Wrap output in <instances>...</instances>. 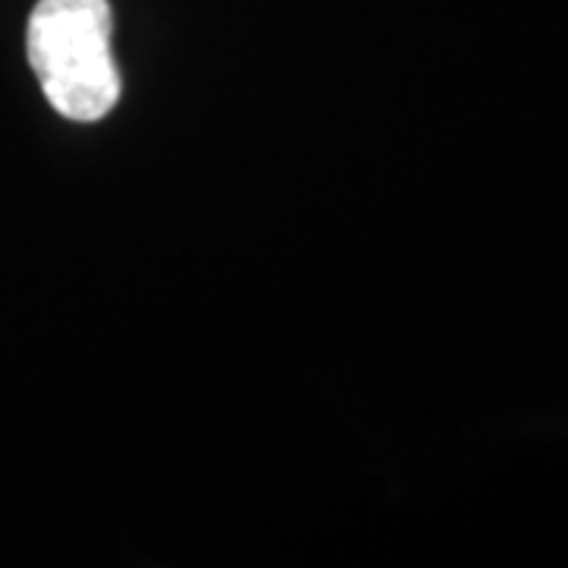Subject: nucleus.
I'll use <instances>...</instances> for the list:
<instances>
[{
	"label": "nucleus",
	"mask_w": 568,
	"mask_h": 568,
	"mask_svg": "<svg viewBox=\"0 0 568 568\" xmlns=\"http://www.w3.org/2000/svg\"><path fill=\"white\" fill-rule=\"evenodd\" d=\"M26 51L44 99L67 121L95 123L114 111L121 73L111 58L108 0H39Z\"/></svg>",
	"instance_id": "nucleus-1"
}]
</instances>
